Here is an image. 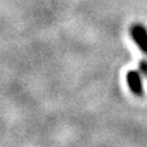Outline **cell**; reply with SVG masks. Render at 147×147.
<instances>
[{
	"label": "cell",
	"mask_w": 147,
	"mask_h": 147,
	"mask_svg": "<svg viewBox=\"0 0 147 147\" xmlns=\"http://www.w3.org/2000/svg\"><path fill=\"white\" fill-rule=\"evenodd\" d=\"M146 78H147V76H146Z\"/></svg>",
	"instance_id": "cell-4"
},
{
	"label": "cell",
	"mask_w": 147,
	"mask_h": 147,
	"mask_svg": "<svg viewBox=\"0 0 147 147\" xmlns=\"http://www.w3.org/2000/svg\"><path fill=\"white\" fill-rule=\"evenodd\" d=\"M130 35L137 48L147 55V27L142 23H134L130 28Z\"/></svg>",
	"instance_id": "cell-1"
},
{
	"label": "cell",
	"mask_w": 147,
	"mask_h": 147,
	"mask_svg": "<svg viewBox=\"0 0 147 147\" xmlns=\"http://www.w3.org/2000/svg\"><path fill=\"white\" fill-rule=\"evenodd\" d=\"M125 81L132 94L137 97H142L145 93L142 74L136 70H129L125 74Z\"/></svg>",
	"instance_id": "cell-2"
},
{
	"label": "cell",
	"mask_w": 147,
	"mask_h": 147,
	"mask_svg": "<svg viewBox=\"0 0 147 147\" xmlns=\"http://www.w3.org/2000/svg\"><path fill=\"white\" fill-rule=\"evenodd\" d=\"M138 69L141 74H143L144 76H147V60L146 59H142L140 63H138Z\"/></svg>",
	"instance_id": "cell-3"
}]
</instances>
